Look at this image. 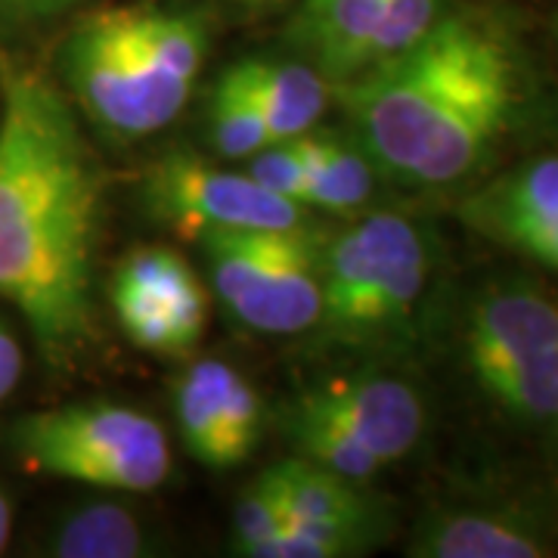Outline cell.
Here are the masks:
<instances>
[{
	"label": "cell",
	"instance_id": "obj_28",
	"mask_svg": "<svg viewBox=\"0 0 558 558\" xmlns=\"http://www.w3.org/2000/svg\"><path fill=\"white\" fill-rule=\"evenodd\" d=\"M240 7H274V3H282V0H233Z\"/></svg>",
	"mask_w": 558,
	"mask_h": 558
},
{
	"label": "cell",
	"instance_id": "obj_10",
	"mask_svg": "<svg viewBox=\"0 0 558 558\" xmlns=\"http://www.w3.org/2000/svg\"><path fill=\"white\" fill-rule=\"evenodd\" d=\"M143 208L186 240L215 230H289L311 223V208L282 199L248 171H227L196 153H171L143 174Z\"/></svg>",
	"mask_w": 558,
	"mask_h": 558
},
{
	"label": "cell",
	"instance_id": "obj_2",
	"mask_svg": "<svg viewBox=\"0 0 558 558\" xmlns=\"http://www.w3.org/2000/svg\"><path fill=\"white\" fill-rule=\"evenodd\" d=\"M100 208L75 102L38 69L0 62V299L50 363L94 336Z\"/></svg>",
	"mask_w": 558,
	"mask_h": 558
},
{
	"label": "cell",
	"instance_id": "obj_29",
	"mask_svg": "<svg viewBox=\"0 0 558 558\" xmlns=\"http://www.w3.org/2000/svg\"><path fill=\"white\" fill-rule=\"evenodd\" d=\"M553 32H556V44H558V10H556V16H553Z\"/></svg>",
	"mask_w": 558,
	"mask_h": 558
},
{
	"label": "cell",
	"instance_id": "obj_8",
	"mask_svg": "<svg viewBox=\"0 0 558 558\" xmlns=\"http://www.w3.org/2000/svg\"><path fill=\"white\" fill-rule=\"evenodd\" d=\"M211 286L242 326L264 336H301L319 317V245L311 223L289 230H215L196 240Z\"/></svg>",
	"mask_w": 558,
	"mask_h": 558
},
{
	"label": "cell",
	"instance_id": "obj_15",
	"mask_svg": "<svg viewBox=\"0 0 558 558\" xmlns=\"http://www.w3.org/2000/svg\"><path fill=\"white\" fill-rule=\"evenodd\" d=\"M304 159H307V183L304 205L319 208L336 218H357L373 208L379 196V165L351 137V131H307L301 134Z\"/></svg>",
	"mask_w": 558,
	"mask_h": 558
},
{
	"label": "cell",
	"instance_id": "obj_11",
	"mask_svg": "<svg viewBox=\"0 0 558 558\" xmlns=\"http://www.w3.org/2000/svg\"><path fill=\"white\" fill-rule=\"evenodd\" d=\"M109 301L140 351L186 357L208 326V292L193 264L168 245H143L116 264Z\"/></svg>",
	"mask_w": 558,
	"mask_h": 558
},
{
	"label": "cell",
	"instance_id": "obj_16",
	"mask_svg": "<svg viewBox=\"0 0 558 558\" xmlns=\"http://www.w3.org/2000/svg\"><path fill=\"white\" fill-rule=\"evenodd\" d=\"M233 69L258 102L274 140L314 131L336 94V84L304 60H242Z\"/></svg>",
	"mask_w": 558,
	"mask_h": 558
},
{
	"label": "cell",
	"instance_id": "obj_19",
	"mask_svg": "<svg viewBox=\"0 0 558 558\" xmlns=\"http://www.w3.org/2000/svg\"><path fill=\"white\" fill-rule=\"evenodd\" d=\"M174 400V418H178L180 438L186 453L223 472V457H220V418L218 398H215V376H211V357H202L190 363L171 388Z\"/></svg>",
	"mask_w": 558,
	"mask_h": 558
},
{
	"label": "cell",
	"instance_id": "obj_7",
	"mask_svg": "<svg viewBox=\"0 0 558 558\" xmlns=\"http://www.w3.org/2000/svg\"><path fill=\"white\" fill-rule=\"evenodd\" d=\"M10 450L32 472L106 494H149L171 475V444L159 418L112 400L25 413L10 428Z\"/></svg>",
	"mask_w": 558,
	"mask_h": 558
},
{
	"label": "cell",
	"instance_id": "obj_20",
	"mask_svg": "<svg viewBox=\"0 0 558 558\" xmlns=\"http://www.w3.org/2000/svg\"><path fill=\"white\" fill-rule=\"evenodd\" d=\"M211 376H215V398H218L220 457H223V472H227V469L242 465L258 447L260 432H264V403L255 385L245 379L236 366L211 357Z\"/></svg>",
	"mask_w": 558,
	"mask_h": 558
},
{
	"label": "cell",
	"instance_id": "obj_4",
	"mask_svg": "<svg viewBox=\"0 0 558 558\" xmlns=\"http://www.w3.org/2000/svg\"><path fill=\"white\" fill-rule=\"evenodd\" d=\"M444 242L428 220L369 208L319 245V339L348 348L413 341L440 299Z\"/></svg>",
	"mask_w": 558,
	"mask_h": 558
},
{
	"label": "cell",
	"instance_id": "obj_14",
	"mask_svg": "<svg viewBox=\"0 0 558 558\" xmlns=\"http://www.w3.org/2000/svg\"><path fill=\"white\" fill-rule=\"evenodd\" d=\"M388 0H304L289 25V40L332 84L369 65Z\"/></svg>",
	"mask_w": 558,
	"mask_h": 558
},
{
	"label": "cell",
	"instance_id": "obj_24",
	"mask_svg": "<svg viewBox=\"0 0 558 558\" xmlns=\"http://www.w3.org/2000/svg\"><path fill=\"white\" fill-rule=\"evenodd\" d=\"M25 369V357H22V344L16 332L0 319V403L16 391Z\"/></svg>",
	"mask_w": 558,
	"mask_h": 558
},
{
	"label": "cell",
	"instance_id": "obj_18",
	"mask_svg": "<svg viewBox=\"0 0 558 558\" xmlns=\"http://www.w3.org/2000/svg\"><path fill=\"white\" fill-rule=\"evenodd\" d=\"M208 140L220 159H252L264 146L277 143L255 97L236 69H223L208 97Z\"/></svg>",
	"mask_w": 558,
	"mask_h": 558
},
{
	"label": "cell",
	"instance_id": "obj_3",
	"mask_svg": "<svg viewBox=\"0 0 558 558\" xmlns=\"http://www.w3.org/2000/svg\"><path fill=\"white\" fill-rule=\"evenodd\" d=\"M208 57V25L196 13L153 3L100 7L60 44L65 97L116 140L165 131L190 102Z\"/></svg>",
	"mask_w": 558,
	"mask_h": 558
},
{
	"label": "cell",
	"instance_id": "obj_17",
	"mask_svg": "<svg viewBox=\"0 0 558 558\" xmlns=\"http://www.w3.org/2000/svg\"><path fill=\"white\" fill-rule=\"evenodd\" d=\"M47 553L60 558H140L156 553V539L131 506L119 499H94L62 512Z\"/></svg>",
	"mask_w": 558,
	"mask_h": 558
},
{
	"label": "cell",
	"instance_id": "obj_12",
	"mask_svg": "<svg viewBox=\"0 0 558 558\" xmlns=\"http://www.w3.org/2000/svg\"><path fill=\"white\" fill-rule=\"evenodd\" d=\"M457 218L469 233L558 277V149L484 174L459 193Z\"/></svg>",
	"mask_w": 558,
	"mask_h": 558
},
{
	"label": "cell",
	"instance_id": "obj_6",
	"mask_svg": "<svg viewBox=\"0 0 558 558\" xmlns=\"http://www.w3.org/2000/svg\"><path fill=\"white\" fill-rule=\"evenodd\" d=\"M277 425L295 457L369 484L418 453L432 428V400L403 373L369 369L307 385L286 400Z\"/></svg>",
	"mask_w": 558,
	"mask_h": 558
},
{
	"label": "cell",
	"instance_id": "obj_9",
	"mask_svg": "<svg viewBox=\"0 0 558 558\" xmlns=\"http://www.w3.org/2000/svg\"><path fill=\"white\" fill-rule=\"evenodd\" d=\"M413 558L558 556V472L549 478L472 481L422 512L407 539Z\"/></svg>",
	"mask_w": 558,
	"mask_h": 558
},
{
	"label": "cell",
	"instance_id": "obj_13",
	"mask_svg": "<svg viewBox=\"0 0 558 558\" xmlns=\"http://www.w3.org/2000/svg\"><path fill=\"white\" fill-rule=\"evenodd\" d=\"M286 490V519L339 543L348 556H363L395 534V512L366 481L344 478L304 457L277 462Z\"/></svg>",
	"mask_w": 558,
	"mask_h": 558
},
{
	"label": "cell",
	"instance_id": "obj_1",
	"mask_svg": "<svg viewBox=\"0 0 558 558\" xmlns=\"http://www.w3.org/2000/svg\"><path fill=\"white\" fill-rule=\"evenodd\" d=\"M336 94L381 178L416 193H462L534 121L539 81L515 22L453 3L410 50L341 81Z\"/></svg>",
	"mask_w": 558,
	"mask_h": 558
},
{
	"label": "cell",
	"instance_id": "obj_27",
	"mask_svg": "<svg viewBox=\"0 0 558 558\" xmlns=\"http://www.w3.org/2000/svg\"><path fill=\"white\" fill-rule=\"evenodd\" d=\"M546 457H549L553 469L558 472V413H556V425H553V435H549V444H546Z\"/></svg>",
	"mask_w": 558,
	"mask_h": 558
},
{
	"label": "cell",
	"instance_id": "obj_25",
	"mask_svg": "<svg viewBox=\"0 0 558 558\" xmlns=\"http://www.w3.org/2000/svg\"><path fill=\"white\" fill-rule=\"evenodd\" d=\"M72 3L75 0H0V16L22 22L44 20V16H53Z\"/></svg>",
	"mask_w": 558,
	"mask_h": 558
},
{
	"label": "cell",
	"instance_id": "obj_26",
	"mask_svg": "<svg viewBox=\"0 0 558 558\" xmlns=\"http://www.w3.org/2000/svg\"><path fill=\"white\" fill-rule=\"evenodd\" d=\"M10 531H13V502H10V497L0 490V553H3L7 543H10Z\"/></svg>",
	"mask_w": 558,
	"mask_h": 558
},
{
	"label": "cell",
	"instance_id": "obj_22",
	"mask_svg": "<svg viewBox=\"0 0 558 558\" xmlns=\"http://www.w3.org/2000/svg\"><path fill=\"white\" fill-rule=\"evenodd\" d=\"M453 3L457 0H388L379 25V35H376V44H373L369 65H376L381 60H391V57H398L403 50H410L416 40L425 38L438 25L440 16Z\"/></svg>",
	"mask_w": 558,
	"mask_h": 558
},
{
	"label": "cell",
	"instance_id": "obj_5",
	"mask_svg": "<svg viewBox=\"0 0 558 558\" xmlns=\"http://www.w3.org/2000/svg\"><path fill=\"white\" fill-rule=\"evenodd\" d=\"M462 379L509 435L543 447L558 413V289L527 270L472 282L450 314Z\"/></svg>",
	"mask_w": 558,
	"mask_h": 558
},
{
	"label": "cell",
	"instance_id": "obj_23",
	"mask_svg": "<svg viewBox=\"0 0 558 558\" xmlns=\"http://www.w3.org/2000/svg\"><path fill=\"white\" fill-rule=\"evenodd\" d=\"M248 161V174L258 180L260 186H267L270 193H277L282 199H292L304 205V183H307V159H304V143L295 140H277L270 146H264ZM307 208V205H304Z\"/></svg>",
	"mask_w": 558,
	"mask_h": 558
},
{
	"label": "cell",
	"instance_id": "obj_21",
	"mask_svg": "<svg viewBox=\"0 0 558 558\" xmlns=\"http://www.w3.org/2000/svg\"><path fill=\"white\" fill-rule=\"evenodd\" d=\"M282 519H286V490H282V478L274 462L245 484V490L233 506L230 553L252 558L260 543L282 524Z\"/></svg>",
	"mask_w": 558,
	"mask_h": 558
}]
</instances>
